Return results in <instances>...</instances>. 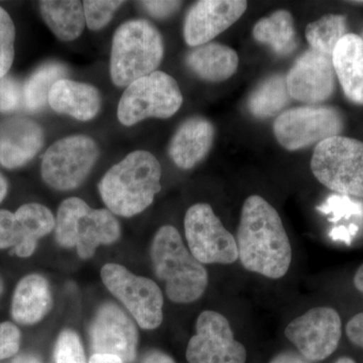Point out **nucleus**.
<instances>
[{
  "mask_svg": "<svg viewBox=\"0 0 363 363\" xmlns=\"http://www.w3.org/2000/svg\"><path fill=\"white\" fill-rule=\"evenodd\" d=\"M238 260L247 271L264 278H284L293 259L292 245L281 216L264 198L252 195L241 208Z\"/></svg>",
  "mask_w": 363,
  "mask_h": 363,
  "instance_id": "obj_1",
  "label": "nucleus"
},
{
  "mask_svg": "<svg viewBox=\"0 0 363 363\" xmlns=\"http://www.w3.org/2000/svg\"><path fill=\"white\" fill-rule=\"evenodd\" d=\"M162 166L147 150L131 152L99 182L100 196L109 211L121 217L142 213L162 190Z\"/></svg>",
  "mask_w": 363,
  "mask_h": 363,
  "instance_id": "obj_2",
  "label": "nucleus"
},
{
  "mask_svg": "<svg viewBox=\"0 0 363 363\" xmlns=\"http://www.w3.org/2000/svg\"><path fill=\"white\" fill-rule=\"evenodd\" d=\"M155 274L164 281L167 297L176 304H191L204 295L209 276L206 267L193 257L175 227L162 226L150 247Z\"/></svg>",
  "mask_w": 363,
  "mask_h": 363,
  "instance_id": "obj_3",
  "label": "nucleus"
},
{
  "mask_svg": "<svg viewBox=\"0 0 363 363\" xmlns=\"http://www.w3.org/2000/svg\"><path fill=\"white\" fill-rule=\"evenodd\" d=\"M164 58V40L149 21L130 20L119 26L112 39L109 72L113 84L126 88L157 71Z\"/></svg>",
  "mask_w": 363,
  "mask_h": 363,
  "instance_id": "obj_4",
  "label": "nucleus"
},
{
  "mask_svg": "<svg viewBox=\"0 0 363 363\" xmlns=\"http://www.w3.org/2000/svg\"><path fill=\"white\" fill-rule=\"evenodd\" d=\"M313 175L338 194L363 198V143L336 135L318 143L311 160Z\"/></svg>",
  "mask_w": 363,
  "mask_h": 363,
  "instance_id": "obj_5",
  "label": "nucleus"
},
{
  "mask_svg": "<svg viewBox=\"0 0 363 363\" xmlns=\"http://www.w3.org/2000/svg\"><path fill=\"white\" fill-rule=\"evenodd\" d=\"M183 104L178 82L156 71L131 83L124 90L117 107V118L124 126H133L147 118H169Z\"/></svg>",
  "mask_w": 363,
  "mask_h": 363,
  "instance_id": "obj_6",
  "label": "nucleus"
},
{
  "mask_svg": "<svg viewBox=\"0 0 363 363\" xmlns=\"http://www.w3.org/2000/svg\"><path fill=\"white\" fill-rule=\"evenodd\" d=\"M99 157L98 143L90 136H66L45 150L40 167L43 180L55 190H74L90 175Z\"/></svg>",
  "mask_w": 363,
  "mask_h": 363,
  "instance_id": "obj_7",
  "label": "nucleus"
},
{
  "mask_svg": "<svg viewBox=\"0 0 363 363\" xmlns=\"http://www.w3.org/2000/svg\"><path fill=\"white\" fill-rule=\"evenodd\" d=\"M101 279L109 292L125 306L140 328L154 330L162 324L164 296L156 281L135 276L116 264H105Z\"/></svg>",
  "mask_w": 363,
  "mask_h": 363,
  "instance_id": "obj_8",
  "label": "nucleus"
},
{
  "mask_svg": "<svg viewBox=\"0 0 363 363\" xmlns=\"http://www.w3.org/2000/svg\"><path fill=\"white\" fill-rule=\"evenodd\" d=\"M189 250L202 264H233L238 260L236 238L206 203L192 205L184 218Z\"/></svg>",
  "mask_w": 363,
  "mask_h": 363,
  "instance_id": "obj_9",
  "label": "nucleus"
},
{
  "mask_svg": "<svg viewBox=\"0 0 363 363\" xmlns=\"http://www.w3.org/2000/svg\"><path fill=\"white\" fill-rule=\"evenodd\" d=\"M342 114L335 107H296L277 117L274 133L281 147L298 150L339 135L343 130Z\"/></svg>",
  "mask_w": 363,
  "mask_h": 363,
  "instance_id": "obj_10",
  "label": "nucleus"
},
{
  "mask_svg": "<svg viewBox=\"0 0 363 363\" xmlns=\"http://www.w3.org/2000/svg\"><path fill=\"white\" fill-rule=\"evenodd\" d=\"M285 336L306 359L322 362L337 350L340 342V315L331 307L312 308L286 325Z\"/></svg>",
  "mask_w": 363,
  "mask_h": 363,
  "instance_id": "obj_11",
  "label": "nucleus"
},
{
  "mask_svg": "<svg viewBox=\"0 0 363 363\" xmlns=\"http://www.w3.org/2000/svg\"><path fill=\"white\" fill-rule=\"evenodd\" d=\"M189 363H245V345L234 337L230 322L221 313L206 310L196 322V333L189 341Z\"/></svg>",
  "mask_w": 363,
  "mask_h": 363,
  "instance_id": "obj_12",
  "label": "nucleus"
},
{
  "mask_svg": "<svg viewBox=\"0 0 363 363\" xmlns=\"http://www.w3.org/2000/svg\"><path fill=\"white\" fill-rule=\"evenodd\" d=\"M332 57L310 48L303 52L286 75V87L294 99L315 104L329 99L335 90Z\"/></svg>",
  "mask_w": 363,
  "mask_h": 363,
  "instance_id": "obj_13",
  "label": "nucleus"
},
{
  "mask_svg": "<svg viewBox=\"0 0 363 363\" xmlns=\"http://www.w3.org/2000/svg\"><path fill=\"white\" fill-rule=\"evenodd\" d=\"M90 339L94 353L116 355L125 363L135 359L138 331L118 306L107 303L98 309L91 324Z\"/></svg>",
  "mask_w": 363,
  "mask_h": 363,
  "instance_id": "obj_14",
  "label": "nucleus"
},
{
  "mask_svg": "<svg viewBox=\"0 0 363 363\" xmlns=\"http://www.w3.org/2000/svg\"><path fill=\"white\" fill-rule=\"evenodd\" d=\"M247 9L242 0H201L189 9L184 40L190 47L206 45L236 23Z\"/></svg>",
  "mask_w": 363,
  "mask_h": 363,
  "instance_id": "obj_15",
  "label": "nucleus"
},
{
  "mask_svg": "<svg viewBox=\"0 0 363 363\" xmlns=\"http://www.w3.org/2000/svg\"><path fill=\"white\" fill-rule=\"evenodd\" d=\"M45 143L42 126L32 119L13 117L0 121V164L7 169L25 166Z\"/></svg>",
  "mask_w": 363,
  "mask_h": 363,
  "instance_id": "obj_16",
  "label": "nucleus"
},
{
  "mask_svg": "<svg viewBox=\"0 0 363 363\" xmlns=\"http://www.w3.org/2000/svg\"><path fill=\"white\" fill-rule=\"evenodd\" d=\"M214 135L213 124L208 119L191 117L179 126L172 138L169 156L178 168H194L209 154Z\"/></svg>",
  "mask_w": 363,
  "mask_h": 363,
  "instance_id": "obj_17",
  "label": "nucleus"
},
{
  "mask_svg": "<svg viewBox=\"0 0 363 363\" xmlns=\"http://www.w3.org/2000/svg\"><path fill=\"white\" fill-rule=\"evenodd\" d=\"M48 104L57 113L89 121L101 111L102 97L94 86L65 78L52 86Z\"/></svg>",
  "mask_w": 363,
  "mask_h": 363,
  "instance_id": "obj_18",
  "label": "nucleus"
},
{
  "mask_svg": "<svg viewBox=\"0 0 363 363\" xmlns=\"http://www.w3.org/2000/svg\"><path fill=\"white\" fill-rule=\"evenodd\" d=\"M332 63L344 94L353 104L363 105V42L360 35H344L334 49Z\"/></svg>",
  "mask_w": 363,
  "mask_h": 363,
  "instance_id": "obj_19",
  "label": "nucleus"
},
{
  "mask_svg": "<svg viewBox=\"0 0 363 363\" xmlns=\"http://www.w3.org/2000/svg\"><path fill=\"white\" fill-rule=\"evenodd\" d=\"M121 235V224L112 212L88 207L77 223L76 250L79 257L90 259L100 245H112Z\"/></svg>",
  "mask_w": 363,
  "mask_h": 363,
  "instance_id": "obj_20",
  "label": "nucleus"
},
{
  "mask_svg": "<svg viewBox=\"0 0 363 363\" xmlns=\"http://www.w3.org/2000/svg\"><path fill=\"white\" fill-rule=\"evenodd\" d=\"M52 305L49 283L40 274H28L21 279L14 291L11 315L18 323H38Z\"/></svg>",
  "mask_w": 363,
  "mask_h": 363,
  "instance_id": "obj_21",
  "label": "nucleus"
},
{
  "mask_svg": "<svg viewBox=\"0 0 363 363\" xmlns=\"http://www.w3.org/2000/svg\"><path fill=\"white\" fill-rule=\"evenodd\" d=\"M238 54L230 47L208 43L189 52L186 64L198 77L208 82H222L233 76L238 68Z\"/></svg>",
  "mask_w": 363,
  "mask_h": 363,
  "instance_id": "obj_22",
  "label": "nucleus"
},
{
  "mask_svg": "<svg viewBox=\"0 0 363 363\" xmlns=\"http://www.w3.org/2000/svg\"><path fill=\"white\" fill-rule=\"evenodd\" d=\"M40 11L45 25L62 42L78 39L86 26L82 1L45 0L40 2Z\"/></svg>",
  "mask_w": 363,
  "mask_h": 363,
  "instance_id": "obj_23",
  "label": "nucleus"
},
{
  "mask_svg": "<svg viewBox=\"0 0 363 363\" xmlns=\"http://www.w3.org/2000/svg\"><path fill=\"white\" fill-rule=\"evenodd\" d=\"M252 35L257 42L269 45L281 56L291 54L298 47L293 16L286 11H276L269 18L257 21Z\"/></svg>",
  "mask_w": 363,
  "mask_h": 363,
  "instance_id": "obj_24",
  "label": "nucleus"
},
{
  "mask_svg": "<svg viewBox=\"0 0 363 363\" xmlns=\"http://www.w3.org/2000/svg\"><path fill=\"white\" fill-rule=\"evenodd\" d=\"M286 77L274 75L257 86L248 99V108L257 118H269L290 104Z\"/></svg>",
  "mask_w": 363,
  "mask_h": 363,
  "instance_id": "obj_25",
  "label": "nucleus"
},
{
  "mask_svg": "<svg viewBox=\"0 0 363 363\" xmlns=\"http://www.w3.org/2000/svg\"><path fill=\"white\" fill-rule=\"evenodd\" d=\"M68 70L59 62H49L40 66L26 81L23 87V104L30 111L44 108L55 83L65 79Z\"/></svg>",
  "mask_w": 363,
  "mask_h": 363,
  "instance_id": "obj_26",
  "label": "nucleus"
},
{
  "mask_svg": "<svg viewBox=\"0 0 363 363\" xmlns=\"http://www.w3.org/2000/svg\"><path fill=\"white\" fill-rule=\"evenodd\" d=\"M347 30L346 18L341 14H326L306 28V39L315 51L332 57L339 40Z\"/></svg>",
  "mask_w": 363,
  "mask_h": 363,
  "instance_id": "obj_27",
  "label": "nucleus"
},
{
  "mask_svg": "<svg viewBox=\"0 0 363 363\" xmlns=\"http://www.w3.org/2000/svg\"><path fill=\"white\" fill-rule=\"evenodd\" d=\"M88 207L89 205L84 200L77 197L68 198L60 205L55 224V235L62 247H76L78 220Z\"/></svg>",
  "mask_w": 363,
  "mask_h": 363,
  "instance_id": "obj_28",
  "label": "nucleus"
},
{
  "mask_svg": "<svg viewBox=\"0 0 363 363\" xmlns=\"http://www.w3.org/2000/svg\"><path fill=\"white\" fill-rule=\"evenodd\" d=\"M38 240L26 235L16 214L0 210V250L13 248L20 257H28L37 247Z\"/></svg>",
  "mask_w": 363,
  "mask_h": 363,
  "instance_id": "obj_29",
  "label": "nucleus"
},
{
  "mask_svg": "<svg viewBox=\"0 0 363 363\" xmlns=\"http://www.w3.org/2000/svg\"><path fill=\"white\" fill-rule=\"evenodd\" d=\"M16 217L26 235L38 240L51 233L55 229L56 219L49 208L38 203H30L18 208Z\"/></svg>",
  "mask_w": 363,
  "mask_h": 363,
  "instance_id": "obj_30",
  "label": "nucleus"
},
{
  "mask_svg": "<svg viewBox=\"0 0 363 363\" xmlns=\"http://www.w3.org/2000/svg\"><path fill=\"white\" fill-rule=\"evenodd\" d=\"M125 1L114 0H86L84 7L86 26L93 32L102 30L113 18L114 14Z\"/></svg>",
  "mask_w": 363,
  "mask_h": 363,
  "instance_id": "obj_31",
  "label": "nucleus"
},
{
  "mask_svg": "<svg viewBox=\"0 0 363 363\" xmlns=\"http://www.w3.org/2000/svg\"><path fill=\"white\" fill-rule=\"evenodd\" d=\"M16 28L9 14L0 6V79L6 77L13 63Z\"/></svg>",
  "mask_w": 363,
  "mask_h": 363,
  "instance_id": "obj_32",
  "label": "nucleus"
},
{
  "mask_svg": "<svg viewBox=\"0 0 363 363\" xmlns=\"http://www.w3.org/2000/svg\"><path fill=\"white\" fill-rule=\"evenodd\" d=\"M54 355L56 363H86L82 342L77 334L72 330L60 334Z\"/></svg>",
  "mask_w": 363,
  "mask_h": 363,
  "instance_id": "obj_33",
  "label": "nucleus"
},
{
  "mask_svg": "<svg viewBox=\"0 0 363 363\" xmlns=\"http://www.w3.org/2000/svg\"><path fill=\"white\" fill-rule=\"evenodd\" d=\"M23 102V88L13 78L0 79V112L9 113L16 111Z\"/></svg>",
  "mask_w": 363,
  "mask_h": 363,
  "instance_id": "obj_34",
  "label": "nucleus"
},
{
  "mask_svg": "<svg viewBox=\"0 0 363 363\" xmlns=\"http://www.w3.org/2000/svg\"><path fill=\"white\" fill-rule=\"evenodd\" d=\"M21 332L11 322L0 324V360L14 357L20 350Z\"/></svg>",
  "mask_w": 363,
  "mask_h": 363,
  "instance_id": "obj_35",
  "label": "nucleus"
},
{
  "mask_svg": "<svg viewBox=\"0 0 363 363\" xmlns=\"http://www.w3.org/2000/svg\"><path fill=\"white\" fill-rule=\"evenodd\" d=\"M182 1H140V4L152 18L164 20L175 14L181 9Z\"/></svg>",
  "mask_w": 363,
  "mask_h": 363,
  "instance_id": "obj_36",
  "label": "nucleus"
},
{
  "mask_svg": "<svg viewBox=\"0 0 363 363\" xmlns=\"http://www.w3.org/2000/svg\"><path fill=\"white\" fill-rule=\"evenodd\" d=\"M346 335L351 342L363 350V312L358 313L348 321Z\"/></svg>",
  "mask_w": 363,
  "mask_h": 363,
  "instance_id": "obj_37",
  "label": "nucleus"
},
{
  "mask_svg": "<svg viewBox=\"0 0 363 363\" xmlns=\"http://www.w3.org/2000/svg\"><path fill=\"white\" fill-rule=\"evenodd\" d=\"M269 363H310V362L302 357L300 353L294 352V351H283L272 358Z\"/></svg>",
  "mask_w": 363,
  "mask_h": 363,
  "instance_id": "obj_38",
  "label": "nucleus"
},
{
  "mask_svg": "<svg viewBox=\"0 0 363 363\" xmlns=\"http://www.w3.org/2000/svg\"><path fill=\"white\" fill-rule=\"evenodd\" d=\"M142 363H176L167 353L160 350L150 351L145 357Z\"/></svg>",
  "mask_w": 363,
  "mask_h": 363,
  "instance_id": "obj_39",
  "label": "nucleus"
},
{
  "mask_svg": "<svg viewBox=\"0 0 363 363\" xmlns=\"http://www.w3.org/2000/svg\"><path fill=\"white\" fill-rule=\"evenodd\" d=\"M89 363H124L121 358L112 354H102V353H94L90 357Z\"/></svg>",
  "mask_w": 363,
  "mask_h": 363,
  "instance_id": "obj_40",
  "label": "nucleus"
},
{
  "mask_svg": "<svg viewBox=\"0 0 363 363\" xmlns=\"http://www.w3.org/2000/svg\"><path fill=\"white\" fill-rule=\"evenodd\" d=\"M7 363H40L39 358L30 354H21Z\"/></svg>",
  "mask_w": 363,
  "mask_h": 363,
  "instance_id": "obj_41",
  "label": "nucleus"
},
{
  "mask_svg": "<svg viewBox=\"0 0 363 363\" xmlns=\"http://www.w3.org/2000/svg\"><path fill=\"white\" fill-rule=\"evenodd\" d=\"M353 284L358 292L363 294V264L358 267L353 278Z\"/></svg>",
  "mask_w": 363,
  "mask_h": 363,
  "instance_id": "obj_42",
  "label": "nucleus"
},
{
  "mask_svg": "<svg viewBox=\"0 0 363 363\" xmlns=\"http://www.w3.org/2000/svg\"><path fill=\"white\" fill-rule=\"evenodd\" d=\"M7 194V182L6 178L0 174V203L6 198Z\"/></svg>",
  "mask_w": 363,
  "mask_h": 363,
  "instance_id": "obj_43",
  "label": "nucleus"
},
{
  "mask_svg": "<svg viewBox=\"0 0 363 363\" xmlns=\"http://www.w3.org/2000/svg\"><path fill=\"white\" fill-rule=\"evenodd\" d=\"M335 363H357V362H355L354 360L352 359V358L344 357L339 358L337 362H336Z\"/></svg>",
  "mask_w": 363,
  "mask_h": 363,
  "instance_id": "obj_44",
  "label": "nucleus"
},
{
  "mask_svg": "<svg viewBox=\"0 0 363 363\" xmlns=\"http://www.w3.org/2000/svg\"><path fill=\"white\" fill-rule=\"evenodd\" d=\"M350 4H363V1H350Z\"/></svg>",
  "mask_w": 363,
  "mask_h": 363,
  "instance_id": "obj_45",
  "label": "nucleus"
},
{
  "mask_svg": "<svg viewBox=\"0 0 363 363\" xmlns=\"http://www.w3.org/2000/svg\"><path fill=\"white\" fill-rule=\"evenodd\" d=\"M2 290H4V286H2V281H0V294H1Z\"/></svg>",
  "mask_w": 363,
  "mask_h": 363,
  "instance_id": "obj_46",
  "label": "nucleus"
},
{
  "mask_svg": "<svg viewBox=\"0 0 363 363\" xmlns=\"http://www.w3.org/2000/svg\"><path fill=\"white\" fill-rule=\"evenodd\" d=\"M360 38H362V42H363V32H362V37H360Z\"/></svg>",
  "mask_w": 363,
  "mask_h": 363,
  "instance_id": "obj_47",
  "label": "nucleus"
}]
</instances>
